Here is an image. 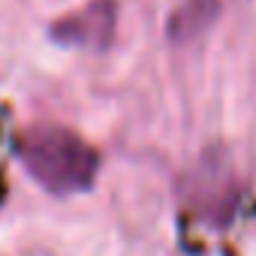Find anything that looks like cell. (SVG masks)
<instances>
[{"instance_id": "1", "label": "cell", "mask_w": 256, "mask_h": 256, "mask_svg": "<svg viewBox=\"0 0 256 256\" xmlns=\"http://www.w3.org/2000/svg\"><path fill=\"white\" fill-rule=\"evenodd\" d=\"M18 160L24 172L54 196L84 193L100 169L94 145L60 124H34L18 139Z\"/></svg>"}, {"instance_id": "2", "label": "cell", "mask_w": 256, "mask_h": 256, "mask_svg": "<svg viewBox=\"0 0 256 256\" xmlns=\"http://www.w3.org/2000/svg\"><path fill=\"white\" fill-rule=\"evenodd\" d=\"M114 30V10L112 4H106V10L90 6V10H82L76 16H70L66 22H60L54 28L58 40H70V42H78V46H102L108 42Z\"/></svg>"}]
</instances>
